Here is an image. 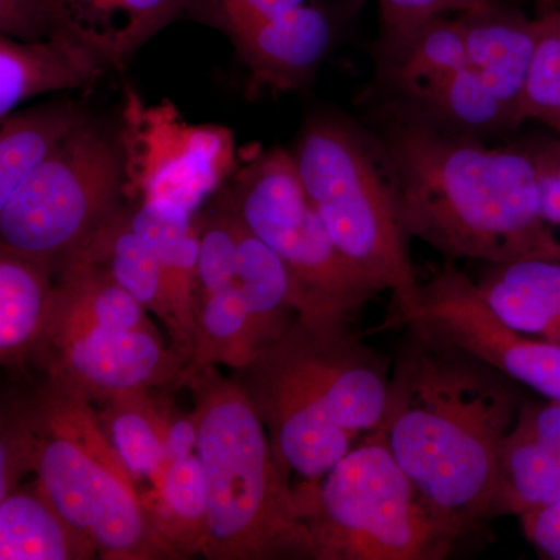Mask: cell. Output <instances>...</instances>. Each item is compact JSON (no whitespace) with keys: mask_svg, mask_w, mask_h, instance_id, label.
Listing matches in <instances>:
<instances>
[{"mask_svg":"<svg viewBox=\"0 0 560 560\" xmlns=\"http://www.w3.org/2000/svg\"><path fill=\"white\" fill-rule=\"evenodd\" d=\"M370 128L396 191L401 226L448 260H560L541 215L537 167L523 143L490 147L442 130L407 103L378 95Z\"/></svg>","mask_w":560,"mask_h":560,"instance_id":"cell-1","label":"cell"},{"mask_svg":"<svg viewBox=\"0 0 560 560\" xmlns=\"http://www.w3.org/2000/svg\"><path fill=\"white\" fill-rule=\"evenodd\" d=\"M522 404L510 378L415 331L394 361L381 429L456 540L490 518L501 448Z\"/></svg>","mask_w":560,"mask_h":560,"instance_id":"cell-2","label":"cell"},{"mask_svg":"<svg viewBox=\"0 0 560 560\" xmlns=\"http://www.w3.org/2000/svg\"><path fill=\"white\" fill-rule=\"evenodd\" d=\"M389 378L388 361L348 324L298 316L235 381L259 412L280 463L318 481L361 433L382 425Z\"/></svg>","mask_w":560,"mask_h":560,"instance_id":"cell-3","label":"cell"},{"mask_svg":"<svg viewBox=\"0 0 560 560\" xmlns=\"http://www.w3.org/2000/svg\"><path fill=\"white\" fill-rule=\"evenodd\" d=\"M208 499L210 560L316 559L290 470L272 448L259 412L235 378L217 366L187 381Z\"/></svg>","mask_w":560,"mask_h":560,"instance_id":"cell-4","label":"cell"},{"mask_svg":"<svg viewBox=\"0 0 560 560\" xmlns=\"http://www.w3.org/2000/svg\"><path fill=\"white\" fill-rule=\"evenodd\" d=\"M302 186L350 264L393 298L394 316L418 300L396 191L366 125L334 110L311 114L290 151Z\"/></svg>","mask_w":560,"mask_h":560,"instance_id":"cell-5","label":"cell"},{"mask_svg":"<svg viewBox=\"0 0 560 560\" xmlns=\"http://www.w3.org/2000/svg\"><path fill=\"white\" fill-rule=\"evenodd\" d=\"M32 470L58 512L108 560L179 559L154 530L136 478L90 401L47 386L28 412Z\"/></svg>","mask_w":560,"mask_h":560,"instance_id":"cell-6","label":"cell"},{"mask_svg":"<svg viewBox=\"0 0 560 560\" xmlns=\"http://www.w3.org/2000/svg\"><path fill=\"white\" fill-rule=\"evenodd\" d=\"M294 492L318 560H438L456 544L420 499L381 427L320 480H304Z\"/></svg>","mask_w":560,"mask_h":560,"instance_id":"cell-7","label":"cell"},{"mask_svg":"<svg viewBox=\"0 0 560 560\" xmlns=\"http://www.w3.org/2000/svg\"><path fill=\"white\" fill-rule=\"evenodd\" d=\"M127 183L124 131L88 114L49 160L0 202V246L58 267L120 208Z\"/></svg>","mask_w":560,"mask_h":560,"instance_id":"cell-8","label":"cell"},{"mask_svg":"<svg viewBox=\"0 0 560 560\" xmlns=\"http://www.w3.org/2000/svg\"><path fill=\"white\" fill-rule=\"evenodd\" d=\"M245 226L280 257L300 290V318L348 324L381 289L338 249L290 151H260L226 190Z\"/></svg>","mask_w":560,"mask_h":560,"instance_id":"cell-9","label":"cell"},{"mask_svg":"<svg viewBox=\"0 0 560 560\" xmlns=\"http://www.w3.org/2000/svg\"><path fill=\"white\" fill-rule=\"evenodd\" d=\"M388 324L471 357L545 399L560 400V345L504 323L478 283L453 265L420 283L415 305Z\"/></svg>","mask_w":560,"mask_h":560,"instance_id":"cell-10","label":"cell"},{"mask_svg":"<svg viewBox=\"0 0 560 560\" xmlns=\"http://www.w3.org/2000/svg\"><path fill=\"white\" fill-rule=\"evenodd\" d=\"M168 106L143 113L130 105L124 130L128 150L127 189L139 200L175 202L197 213L219 189L232 164L230 132L190 127Z\"/></svg>","mask_w":560,"mask_h":560,"instance_id":"cell-11","label":"cell"},{"mask_svg":"<svg viewBox=\"0 0 560 560\" xmlns=\"http://www.w3.org/2000/svg\"><path fill=\"white\" fill-rule=\"evenodd\" d=\"M54 388L94 404L178 382L186 360L167 348L156 327L125 330L94 327L36 349Z\"/></svg>","mask_w":560,"mask_h":560,"instance_id":"cell-12","label":"cell"},{"mask_svg":"<svg viewBox=\"0 0 560 560\" xmlns=\"http://www.w3.org/2000/svg\"><path fill=\"white\" fill-rule=\"evenodd\" d=\"M197 0H2L14 38L65 36L120 68L160 28Z\"/></svg>","mask_w":560,"mask_h":560,"instance_id":"cell-13","label":"cell"},{"mask_svg":"<svg viewBox=\"0 0 560 560\" xmlns=\"http://www.w3.org/2000/svg\"><path fill=\"white\" fill-rule=\"evenodd\" d=\"M363 2L330 5L312 0L232 38L249 70V91L291 92L307 86L340 38L342 21L359 13Z\"/></svg>","mask_w":560,"mask_h":560,"instance_id":"cell-14","label":"cell"},{"mask_svg":"<svg viewBox=\"0 0 560 560\" xmlns=\"http://www.w3.org/2000/svg\"><path fill=\"white\" fill-rule=\"evenodd\" d=\"M463 27L467 65L499 98L514 130L537 43V20L515 0H488L456 14Z\"/></svg>","mask_w":560,"mask_h":560,"instance_id":"cell-15","label":"cell"},{"mask_svg":"<svg viewBox=\"0 0 560 560\" xmlns=\"http://www.w3.org/2000/svg\"><path fill=\"white\" fill-rule=\"evenodd\" d=\"M110 68L90 47L65 36L0 39V119L20 103L51 91L91 86Z\"/></svg>","mask_w":560,"mask_h":560,"instance_id":"cell-16","label":"cell"},{"mask_svg":"<svg viewBox=\"0 0 560 560\" xmlns=\"http://www.w3.org/2000/svg\"><path fill=\"white\" fill-rule=\"evenodd\" d=\"M70 257L108 271L121 289L165 324L178 349L179 324L171 280L158 250L131 226L128 208L120 206Z\"/></svg>","mask_w":560,"mask_h":560,"instance_id":"cell-17","label":"cell"},{"mask_svg":"<svg viewBox=\"0 0 560 560\" xmlns=\"http://www.w3.org/2000/svg\"><path fill=\"white\" fill-rule=\"evenodd\" d=\"M131 226L160 254L171 280L179 324L178 350L187 361L197 331L198 259H200V219L175 202L139 200L128 208Z\"/></svg>","mask_w":560,"mask_h":560,"instance_id":"cell-18","label":"cell"},{"mask_svg":"<svg viewBox=\"0 0 560 560\" xmlns=\"http://www.w3.org/2000/svg\"><path fill=\"white\" fill-rule=\"evenodd\" d=\"M55 265L22 256L0 246V361L3 366H25L32 359L54 302Z\"/></svg>","mask_w":560,"mask_h":560,"instance_id":"cell-19","label":"cell"},{"mask_svg":"<svg viewBox=\"0 0 560 560\" xmlns=\"http://www.w3.org/2000/svg\"><path fill=\"white\" fill-rule=\"evenodd\" d=\"M478 289L514 329L560 345V260L489 265Z\"/></svg>","mask_w":560,"mask_h":560,"instance_id":"cell-20","label":"cell"},{"mask_svg":"<svg viewBox=\"0 0 560 560\" xmlns=\"http://www.w3.org/2000/svg\"><path fill=\"white\" fill-rule=\"evenodd\" d=\"M94 545L58 512L38 482L0 499V559L80 560Z\"/></svg>","mask_w":560,"mask_h":560,"instance_id":"cell-21","label":"cell"},{"mask_svg":"<svg viewBox=\"0 0 560 560\" xmlns=\"http://www.w3.org/2000/svg\"><path fill=\"white\" fill-rule=\"evenodd\" d=\"M378 95L385 97H416L467 66L466 43L458 16L433 18L416 28L399 46L374 57Z\"/></svg>","mask_w":560,"mask_h":560,"instance_id":"cell-22","label":"cell"},{"mask_svg":"<svg viewBox=\"0 0 560 560\" xmlns=\"http://www.w3.org/2000/svg\"><path fill=\"white\" fill-rule=\"evenodd\" d=\"M234 287L246 302L260 348L276 340L304 312V302L289 268L242 220Z\"/></svg>","mask_w":560,"mask_h":560,"instance_id":"cell-23","label":"cell"},{"mask_svg":"<svg viewBox=\"0 0 560 560\" xmlns=\"http://www.w3.org/2000/svg\"><path fill=\"white\" fill-rule=\"evenodd\" d=\"M154 530L183 556L198 555L208 541V499L198 455L175 460L160 482L140 492Z\"/></svg>","mask_w":560,"mask_h":560,"instance_id":"cell-24","label":"cell"},{"mask_svg":"<svg viewBox=\"0 0 560 560\" xmlns=\"http://www.w3.org/2000/svg\"><path fill=\"white\" fill-rule=\"evenodd\" d=\"M151 389L128 390L102 401L98 412L106 436L135 478L160 481L165 464V440L175 411L154 399Z\"/></svg>","mask_w":560,"mask_h":560,"instance_id":"cell-25","label":"cell"},{"mask_svg":"<svg viewBox=\"0 0 560 560\" xmlns=\"http://www.w3.org/2000/svg\"><path fill=\"white\" fill-rule=\"evenodd\" d=\"M560 501V455L512 427L501 448L490 518L525 517Z\"/></svg>","mask_w":560,"mask_h":560,"instance_id":"cell-26","label":"cell"},{"mask_svg":"<svg viewBox=\"0 0 560 560\" xmlns=\"http://www.w3.org/2000/svg\"><path fill=\"white\" fill-rule=\"evenodd\" d=\"M400 102L423 119L456 135L485 140L514 131L508 110L469 65L431 84L416 97Z\"/></svg>","mask_w":560,"mask_h":560,"instance_id":"cell-27","label":"cell"},{"mask_svg":"<svg viewBox=\"0 0 560 560\" xmlns=\"http://www.w3.org/2000/svg\"><path fill=\"white\" fill-rule=\"evenodd\" d=\"M88 116L80 103L62 102L9 114L0 130V202L20 187Z\"/></svg>","mask_w":560,"mask_h":560,"instance_id":"cell-28","label":"cell"},{"mask_svg":"<svg viewBox=\"0 0 560 560\" xmlns=\"http://www.w3.org/2000/svg\"><path fill=\"white\" fill-rule=\"evenodd\" d=\"M259 349L241 291L231 287L215 293L198 294L194 349L175 388L186 385L197 372L217 364L243 370Z\"/></svg>","mask_w":560,"mask_h":560,"instance_id":"cell-29","label":"cell"},{"mask_svg":"<svg viewBox=\"0 0 560 560\" xmlns=\"http://www.w3.org/2000/svg\"><path fill=\"white\" fill-rule=\"evenodd\" d=\"M537 43L518 110V127L540 121L560 127V10L540 5L536 14Z\"/></svg>","mask_w":560,"mask_h":560,"instance_id":"cell-30","label":"cell"},{"mask_svg":"<svg viewBox=\"0 0 560 560\" xmlns=\"http://www.w3.org/2000/svg\"><path fill=\"white\" fill-rule=\"evenodd\" d=\"M381 28L372 55L386 54L399 46L416 28L433 18L458 14L488 0H375Z\"/></svg>","mask_w":560,"mask_h":560,"instance_id":"cell-31","label":"cell"},{"mask_svg":"<svg viewBox=\"0 0 560 560\" xmlns=\"http://www.w3.org/2000/svg\"><path fill=\"white\" fill-rule=\"evenodd\" d=\"M308 2L312 0H209L208 14L232 39L260 22Z\"/></svg>","mask_w":560,"mask_h":560,"instance_id":"cell-32","label":"cell"},{"mask_svg":"<svg viewBox=\"0 0 560 560\" xmlns=\"http://www.w3.org/2000/svg\"><path fill=\"white\" fill-rule=\"evenodd\" d=\"M515 425L560 455V400L525 401Z\"/></svg>","mask_w":560,"mask_h":560,"instance_id":"cell-33","label":"cell"},{"mask_svg":"<svg viewBox=\"0 0 560 560\" xmlns=\"http://www.w3.org/2000/svg\"><path fill=\"white\" fill-rule=\"evenodd\" d=\"M523 533L541 558L560 560V501L521 518Z\"/></svg>","mask_w":560,"mask_h":560,"instance_id":"cell-34","label":"cell"},{"mask_svg":"<svg viewBox=\"0 0 560 560\" xmlns=\"http://www.w3.org/2000/svg\"><path fill=\"white\" fill-rule=\"evenodd\" d=\"M197 444L198 429L194 416H178L175 412L171 420V425H168L167 440H165L164 470L167 469L172 463H175V460L194 455ZM162 474H164V471H162Z\"/></svg>","mask_w":560,"mask_h":560,"instance_id":"cell-35","label":"cell"},{"mask_svg":"<svg viewBox=\"0 0 560 560\" xmlns=\"http://www.w3.org/2000/svg\"><path fill=\"white\" fill-rule=\"evenodd\" d=\"M556 135H558V132H556ZM534 142L547 154L548 160L552 162V165H555L556 171H558L560 175V135H558V138L534 139Z\"/></svg>","mask_w":560,"mask_h":560,"instance_id":"cell-36","label":"cell"},{"mask_svg":"<svg viewBox=\"0 0 560 560\" xmlns=\"http://www.w3.org/2000/svg\"><path fill=\"white\" fill-rule=\"evenodd\" d=\"M537 3L540 5H550L555 7V9L560 10V0H537Z\"/></svg>","mask_w":560,"mask_h":560,"instance_id":"cell-37","label":"cell"},{"mask_svg":"<svg viewBox=\"0 0 560 560\" xmlns=\"http://www.w3.org/2000/svg\"><path fill=\"white\" fill-rule=\"evenodd\" d=\"M555 132H558V135H560V127L556 128Z\"/></svg>","mask_w":560,"mask_h":560,"instance_id":"cell-38","label":"cell"},{"mask_svg":"<svg viewBox=\"0 0 560 560\" xmlns=\"http://www.w3.org/2000/svg\"><path fill=\"white\" fill-rule=\"evenodd\" d=\"M559 10V9H558Z\"/></svg>","mask_w":560,"mask_h":560,"instance_id":"cell-39","label":"cell"}]
</instances>
